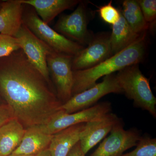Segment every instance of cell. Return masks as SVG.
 <instances>
[{
	"label": "cell",
	"mask_w": 156,
	"mask_h": 156,
	"mask_svg": "<svg viewBox=\"0 0 156 156\" xmlns=\"http://www.w3.org/2000/svg\"><path fill=\"white\" fill-rule=\"evenodd\" d=\"M21 49L0 58V95L27 128L44 125L62 103Z\"/></svg>",
	"instance_id": "obj_1"
},
{
	"label": "cell",
	"mask_w": 156,
	"mask_h": 156,
	"mask_svg": "<svg viewBox=\"0 0 156 156\" xmlns=\"http://www.w3.org/2000/svg\"><path fill=\"white\" fill-rule=\"evenodd\" d=\"M146 33L132 44L96 66L73 71L72 96L93 87L102 77L141 62L146 51Z\"/></svg>",
	"instance_id": "obj_2"
},
{
	"label": "cell",
	"mask_w": 156,
	"mask_h": 156,
	"mask_svg": "<svg viewBox=\"0 0 156 156\" xmlns=\"http://www.w3.org/2000/svg\"><path fill=\"white\" fill-rule=\"evenodd\" d=\"M115 76L123 93L133 100L134 106L146 111L156 118V98L149 81L140 70L138 64L119 71Z\"/></svg>",
	"instance_id": "obj_3"
},
{
	"label": "cell",
	"mask_w": 156,
	"mask_h": 156,
	"mask_svg": "<svg viewBox=\"0 0 156 156\" xmlns=\"http://www.w3.org/2000/svg\"><path fill=\"white\" fill-rule=\"evenodd\" d=\"M23 5V24L54 51L74 56L85 48L58 33L43 22L31 6Z\"/></svg>",
	"instance_id": "obj_4"
},
{
	"label": "cell",
	"mask_w": 156,
	"mask_h": 156,
	"mask_svg": "<svg viewBox=\"0 0 156 156\" xmlns=\"http://www.w3.org/2000/svg\"><path fill=\"white\" fill-rule=\"evenodd\" d=\"M112 108L111 102L103 101L73 113H66L61 110L44 125L39 126L45 134L53 135L71 126L99 119L111 112Z\"/></svg>",
	"instance_id": "obj_5"
},
{
	"label": "cell",
	"mask_w": 156,
	"mask_h": 156,
	"mask_svg": "<svg viewBox=\"0 0 156 156\" xmlns=\"http://www.w3.org/2000/svg\"><path fill=\"white\" fill-rule=\"evenodd\" d=\"M110 93H123L115 75L112 74L105 76L102 82L90 89L73 96L62 104L60 109L66 113L76 112L93 106L100 98Z\"/></svg>",
	"instance_id": "obj_6"
},
{
	"label": "cell",
	"mask_w": 156,
	"mask_h": 156,
	"mask_svg": "<svg viewBox=\"0 0 156 156\" xmlns=\"http://www.w3.org/2000/svg\"><path fill=\"white\" fill-rule=\"evenodd\" d=\"M88 23L87 7L81 1L71 14H63L58 18L53 29L85 47L89 44L93 37L87 28Z\"/></svg>",
	"instance_id": "obj_7"
},
{
	"label": "cell",
	"mask_w": 156,
	"mask_h": 156,
	"mask_svg": "<svg viewBox=\"0 0 156 156\" xmlns=\"http://www.w3.org/2000/svg\"><path fill=\"white\" fill-rule=\"evenodd\" d=\"M73 56L53 51L47 57L49 75L56 87V95L63 104L72 97Z\"/></svg>",
	"instance_id": "obj_8"
},
{
	"label": "cell",
	"mask_w": 156,
	"mask_h": 156,
	"mask_svg": "<svg viewBox=\"0 0 156 156\" xmlns=\"http://www.w3.org/2000/svg\"><path fill=\"white\" fill-rule=\"evenodd\" d=\"M141 136L140 131L136 128L125 130L120 119L112 128L109 136L91 156H122L124 152L136 146Z\"/></svg>",
	"instance_id": "obj_9"
},
{
	"label": "cell",
	"mask_w": 156,
	"mask_h": 156,
	"mask_svg": "<svg viewBox=\"0 0 156 156\" xmlns=\"http://www.w3.org/2000/svg\"><path fill=\"white\" fill-rule=\"evenodd\" d=\"M15 37L29 61L50 83L47 57L54 50L37 37L23 23Z\"/></svg>",
	"instance_id": "obj_10"
},
{
	"label": "cell",
	"mask_w": 156,
	"mask_h": 156,
	"mask_svg": "<svg viewBox=\"0 0 156 156\" xmlns=\"http://www.w3.org/2000/svg\"><path fill=\"white\" fill-rule=\"evenodd\" d=\"M109 34L94 36L86 48L73 56V71L88 69L100 64L113 56Z\"/></svg>",
	"instance_id": "obj_11"
},
{
	"label": "cell",
	"mask_w": 156,
	"mask_h": 156,
	"mask_svg": "<svg viewBox=\"0 0 156 156\" xmlns=\"http://www.w3.org/2000/svg\"><path fill=\"white\" fill-rule=\"evenodd\" d=\"M120 119L116 115L110 112L99 119L85 123L80 139L84 154L86 155L105 137Z\"/></svg>",
	"instance_id": "obj_12"
},
{
	"label": "cell",
	"mask_w": 156,
	"mask_h": 156,
	"mask_svg": "<svg viewBox=\"0 0 156 156\" xmlns=\"http://www.w3.org/2000/svg\"><path fill=\"white\" fill-rule=\"evenodd\" d=\"M23 5L19 0L2 1L0 7V34L15 37L23 23Z\"/></svg>",
	"instance_id": "obj_13"
},
{
	"label": "cell",
	"mask_w": 156,
	"mask_h": 156,
	"mask_svg": "<svg viewBox=\"0 0 156 156\" xmlns=\"http://www.w3.org/2000/svg\"><path fill=\"white\" fill-rule=\"evenodd\" d=\"M53 135L45 134L39 126L26 128L19 146L10 155H36L49 147Z\"/></svg>",
	"instance_id": "obj_14"
},
{
	"label": "cell",
	"mask_w": 156,
	"mask_h": 156,
	"mask_svg": "<svg viewBox=\"0 0 156 156\" xmlns=\"http://www.w3.org/2000/svg\"><path fill=\"white\" fill-rule=\"evenodd\" d=\"M31 6L43 22L49 24L58 14L78 5L80 0H19Z\"/></svg>",
	"instance_id": "obj_15"
},
{
	"label": "cell",
	"mask_w": 156,
	"mask_h": 156,
	"mask_svg": "<svg viewBox=\"0 0 156 156\" xmlns=\"http://www.w3.org/2000/svg\"><path fill=\"white\" fill-rule=\"evenodd\" d=\"M85 123L78 124L53 134L48 149L52 156H67L79 141Z\"/></svg>",
	"instance_id": "obj_16"
},
{
	"label": "cell",
	"mask_w": 156,
	"mask_h": 156,
	"mask_svg": "<svg viewBox=\"0 0 156 156\" xmlns=\"http://www.w3.org/2000/svg\"><path fill=\"white\" fill-rule=\"evenodd\" d=\"M26 128L16 118L0 127V156L11 154L21 142Z\"/></svg>",
	"instance_id": "obj_17"
},
{
	"label": "cell",
	"mask_w": 156,
	"mask_h": 156,
	"mask_svg": "<svg viewBox=\"0 0 156 156\" xmlns=\"http://www.w3.org/2000/svg\"><path fill=\"white\" fill-rule=\"evenodd\" d=\"M142 34H137L132 29L121 12L120 19L116 23L112 25V33L110 35L112 55L116 54L132 44Z\"/></svg>",
	"instance_id": "obj_18"
},
{
	"label": "cell",
	"mask_w": 156,
	"mask_h": 156,
	"mask_svg": "<svg viewBox=\"0 0 156 156\" xmlns=\"http://www.w3.org/2000/svg\"><path fill=\"white\" fill-rule=\"evenodd\" d=\"M122 7L120 11L132 29L139 34L146 33L150 27L144 19L137 1L125 0Z\"/></svg>",
	"instance_id": "obj_19"
},
{
	"label": "cell",
	"mask_w": 156,
	"mask_h": 156,
	"mask_svg": "<svg viewBox=\"0 0 156 156\" xmlns=\"http://www.w3.org/2000/svg\"><path fill=\"white\" fill-rule=\"evenodd\" d=\"M135 149L122 156H156V138L141 136Z\"/></svg>",
	"instance_id": "obj_20"
},
{
	"label": "cell",
	"mask_w": 156,
	"mask_h": 156,
	"mask_svg": "<svg viewBox=\"0 0 156 156\" xmlns=\"http://www.w3.org/2000/svg\"><path fill=\"white\" fill-rule=\"evenodd\" d=\"M20 49V46L16 37L0 34V58L9 56Z\"/></svg>",
	"instance_id": "obj_21"
},
{
	"label": "cell",
	"mask_w": 156,
	"mask_h": 156,
	"mask_svg": "<svg viewBox=\"0 0 156 156\" xmlns=\"http://www.w3.org/2000/svg\"><path fill=\"white\" fill-rule=\"evenodd\" d=\"M98 13L105 22L109 24H113L116 23L121 17V12L112 5V1L106 5L101 6L98 9Z\"/></svg>",
	"instance_id": "obj_22"
},
{
	"label": "cell",
	"mask_w": 156,
	"mask_h": 156,
	"mask_svg": "<svg viewBox=\"0 0 156 156\" xmlns=\"http://www.w3.org/2000/svg\"><path fill=\"white\" fill-rule=\"evenodd\" d=\"M137 2L144 19L151 27L156 20V0H138Z\"/></svg>",
	"instance_id": "obj_23"
},
{
	"label": "cell",
	"mask_w": 156,
	"mask_h": 156,
	"mask_svg": "<svg viewBox=\"0 0 156 156\" xmlns=\"http://www.w3.org/2000/svg\"><path fill=\"white\" fill-rule=\"evenodd\" d=\"M14 118L13 111L8 105H0V127Z\"/></svg>",
	"instance_id": "obj_24"
},
{
	"label": "cell",
	"mask_w": 156,
	"mask_h": 156,
	"mask_svg": "<svg viewBox=\"0 0 156 156\" xmlns=\"http://www.w3.org/2000/svg\"><path fill=\"white\" fill-rule=\"evenodd\" d=\"M67 156H86L81 149L80 141L72 148Z\"/></svg>",
	"instance_id": "obj_25"
},
{
	"label": "cell",
	"mask_w": 156,
	"mask_h": 156,
	"mask_svg": "<svg viewBox=\"0 0 156 156\" xmlns=\"http://www.w3.org/2000/svg\"><path fill=\"white\" fill-rule=\"evenodd\" d=\"M34 156H52L48 148L37 154Z\"/></svg>",
	"instance_id": "obj_26"
},
{
	"label": "cell",
	"mask_w": 156,
	"mask_h": 156,
	"mask_svg": "<svg viewBox=\"0 0 156 156\" xmlns=\"http://www.w3.org/2000/svg\"><path fill=\"white\" fill-rule=\"evenodd\" d=\"M35 155H16V156H11L9 155L8 156H34Z\"/></svg>",
	"instance_id": "obj_27"
},
{
	"label": "cell",
	"mask_w": 156,
	"mask_h": 156,
	"mask_svg": "<svg viewBox=\"0 0 156 156\" xmlns=\"http://www.w3.org/2000/svg\"><path fill=\"white\" fill-rule=\"evenodd\" d=\"M2 1H0V7L1 6V4H2Z\"/></svg>",
	"instance_id": "obj_28"
}]
</instances>
